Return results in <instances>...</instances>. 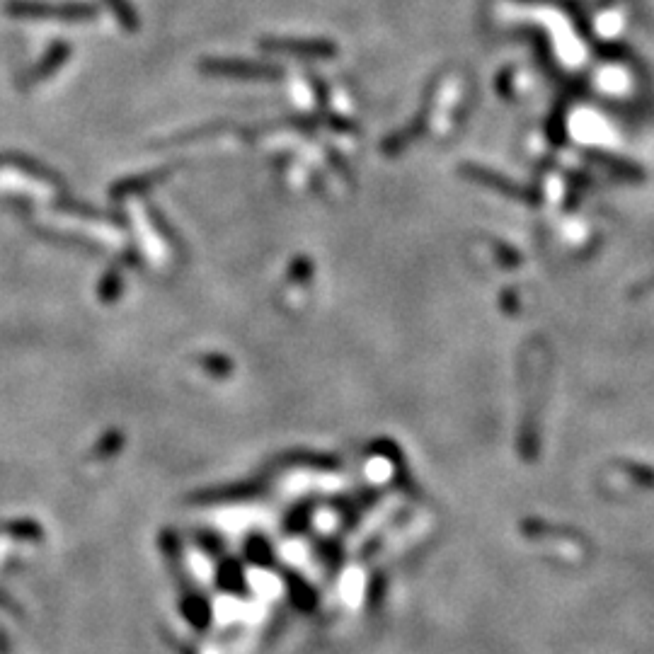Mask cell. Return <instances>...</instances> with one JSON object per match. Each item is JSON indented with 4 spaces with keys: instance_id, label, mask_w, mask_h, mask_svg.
Listing matches in <instances>:
<instances>
[{
    "instance_id": "obj_1",
    "label": "cell",
    "mask_w": 654,
    "mask_h": 654,
    "mask_svg": "<svg viewBox=\"0 0 654 654\" xmlns=\"http://www.w3.org/2000/svg\"><path fill=\"white\" fill-rule=\"evenodd\" d=\"M8 10L20 20L39 22H93L97 15L95 5L85 3H39V0H10Z\"/></svg>"
},
{
    "instance_id": "obj_2",
    "label": "cell",
    "mask_w": 654,
    "mask_h": 654,
    "mask_svg": "<svg viewBox=\"0 0 654 654\" xmlns=\"http://www.w3.org/2000/svg\"><path fill=\"white\" fill-rule=\"evenodd\" d=\"M199 71L206 76L226 78V80H250V83H272V80H281L284 68L274 66V63L262 61H235V59H204L199 63Z\"/></svg>"
},
{
    "instance_id": "obj_3",
    "label": "cell",
    "mask_w": 654,
    "mask_h": 654,
    "mask_svg": "<svg viewBox=\"0 0 654 654\" xmlns=\"http://www.w3.org/2000/svg\"><path fill=\"white\" fill-rule=\"evenodd\" d=\"M262 49L269 51V54H284V56H296V59H335L337 56V44H332L330 39H291V37H265L260 44Z\"/></svg>"
},
{
    "instance_id": "obj_4",
    "label": "cell",
    "mask_w": 654,
    "mask_h": 654,
    "mask_svg": "<svg viewBox=\"0 0 654 654\" xmlns=\"http://www.w3.org/2000/svg\"><path fill=\"white\" fill-rule=\"evenodd\" d=\"M461 172H463V177H468V180L478 182V185L499 189V192H504L507 197L521 199V202H536V199H538L536 194L531 192V189L516 185V182L507 180V177L499 175V172H492V170L483 168V165H463Z\"/></svg>"
},
{
    "instance_id": "obj_5",
    "label": "cell",
    "mask_w": 654,
    "mask_h": 654,
    "mask_svg": "<svg viewBox=\"0 0 654 654\" xmlns=\"http://www.w3.org/2000/svg\"><path fill=\"white\" fill-rule=\"evenodd\" d=\"M68 59H71V47H68V44H63V42L51 44L47 54H44V59L32 68L30 76H27V78H30L32 85L34 83H44V80L54 76L59 68L66 66Z\"/></svg>"
},
{
    "instance_id": "obj_6",
    "label": "cell",
    "mask_w": 654,
    "mask_h": 654,
    "mask_svg": "<svg viewBox=\"0 0 654 654\" xmlns=\"http://www.w3.org/2000/svg\"><path fill=\"white\" fill-rule=\"evenodd\" d=\"M109 10H112L114 17L119 20V25L124 27L126 32L139 30V13L129 5V0H102Z\"/></svg>"
},
{
    "instance_id": "obj_7",
    "label": "cell",
    "mask_w": 654,
    "mask_h": 654,
    "mask_svg": "<svg viewBox=\"0 0 654 654\" xmlns=\"http://www.w3.org/2000/svg\"><path fill=\"white\" fill-rule=\"evenodd\" d=\"M160 180V172H156V177H146V180H131V182H124V185H119V189H143L148 185H153V182Z\"/></svg>"
}]
</instances>
